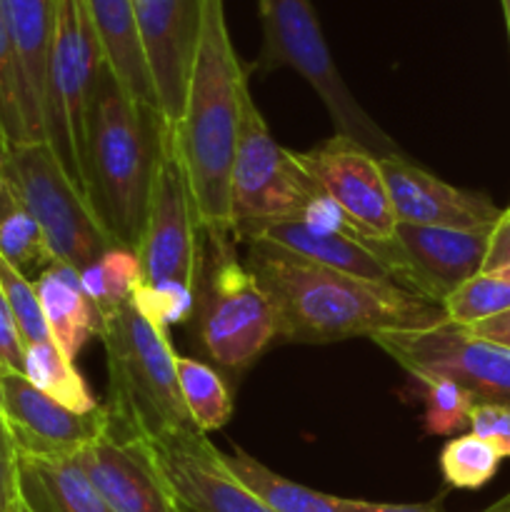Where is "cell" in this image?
Listing matches in <instances>:
<instances>
[{"label": "cell", "instance_id": "obj_42", "mask_svg": "<svg viewBox=\"0 0 510 512\" xmlns=\"http://www.w3.org/2000/svg\"><path fill=\"white\" fill-rule=\"evenodd\" d=\"M503 3V13H505V23H508V33H510V0H500Z\"/></svg>", "mask_w": 510, "mask_h": 512}, {"label": "cell", "instance_id": "obj_40", "mask_svg": "<svg viewBox=\"0 0 510 512\" xmlns=\"http://www.w3.org/2000/svg\"><path fill=\"white\" fill-rule=\"evenodd\" d=\"M483 512H510V490L503 495V498L495 500V503L490 505V508H485Z\"/></svg>", "mask_w": 510, "mask_h": 512}, {"label": "cell", "instance_id": "obj_2", "mask_svg": "<svg viewBox=\"0 0 510 512\" xmlns=\"http://www.w3.org/2000/svg\"><path fill=\"white\" fill-rule=\"evenodd\" d=\"M248 93V70L240 65L230 40L223 0H203L198 53L173 143L198 223L208 235H233L230 168Z\"/></svg>", "mask_w": 510, "mask_h": 512}, {"label": "cell", "instance_id": "obj_38", "mask_svg": "<svg viewBox=\"0 0 510 512\" xmlns=\"http://www.w3.org/2000/svg\"><path fill=\"white\" fill-rule=\"evenodd\" d=\"M465 330H468L470 335H475V338L488 340V343H495L500 345V348L510 350V310L493 315V318L488 320H480V323L468 325Z\"/></svg>", "mask_w": 510, "mask_h": 512}, {"label": "cell", "instance_id": "obj_29", "mask_svg": "<svg viewBox=\"0 0 510 512\" xmlns=\"http://www.w3.org/2000/svg\"><path fill=\"white\" fill-rule=\"evenodd\" d=\"M500 455L493 445L473 433L455 435L440 450V473L450 488L478 490L495 478Z\"/></svg>", "mask_w": 510, "mask_h": 512}, {"label": "cell", "instance_id": "obj_27", "mask_svg": "<svg viewBox=\"0 0 510 512\" xmlns=\"http://www.w3.org/2000/svg\"><path fill=\"white\" fill-rule=\"evenodd\" d=\"M80 285L100 318L115 313L130 303L135 290L143 285V265L138 253L123 245H113L93 265L80 270Z\"/></svg>", "mask_w": 510, "mask_h": 512}, {"label": "cell", "instance_id": "obj_15", "mask_svg": "<svg viewBox=\"0 0 510 512\" xmlns=\"http://www.w3.org/2000/svg\"><path fill=\"white\" fill-rule=\"evenodd\" d=\"M255 240H263V243L275 245L285 253L325 265V268L338 270V273L370 280V283L395 285V288L420 295L418 278H415L413 268H410L408 258L395 243V238L373 240L350 228V225L320 228V225L303 223V220H285V223L265 228Z\"/></svg>", "mask_w": 510, "mask_h": 512}, {"label": "cell", "instance_id": "obj_9", "mask_svg": "<svg viewBox=\"0 0 510 512\" xmlns=\"http://www.w3.org/2000/svg\"><path fill=\"white\" fill-rule=\"evenodd\" d=\"M103 63V50L83 0H58L45 90V140L78 185L83 175L90 93Z\"/></svg>", "mask_w": 510, "mask_h": 512}, {"label": "cell", "instance_id": "obj_23", "mask_svg": "<svg viewBox=\"0 0 510 512\" xmlns=\"http://www.w3.org/2000/svg\"><path fill=\"white\" fill-rule=\"evenodd\" d=\"M83 8L98 35L105 63L120 80V85L128 90L133 100L158 108L143 48H140L133 0H83Z\"/></svg>", "mask_w": 510, "mask_h": 512}, {"label": "cell", "instance_id": "obj_1", "mask_svg": "<svg viewBox=\"0 0 510 512\" xmlns=\"http://www.w3.org/2000/svg\"><path fill=\"white\" fill-rule=\"evenodd\" d=\"M245 265L263 285L278 338L290 343H335L388 330H423L445 323L440 303L310 263L275 245L248 243Z\"/></svg>", "mask_w": 510, "mask_h": 512}, {"label": "cell", "instance_id": "obj_32", "mask_svg": "<svg viewBox=\"0 0 510 512\" xmlns=\"http://www.w3.org/2000/svg\"><path fill=\"white\" fill-rule=\"evenodd\" d=\"M25 125L23 88H20L18 63H15L13 43L0 15V148L15 143H28Z\"/></svg>", "mask_w": 510, "mask_h": 512}, {"label": "cell", "instance_id": "obj_13", "mask_svg": "<svg viewBox=\"0 0 510 512\" xmlns=\"http://www.w3.org/2000/svg\"><path fill=\"white\" fill-rule=\"evenodd\" d=\"M150 455L183 512H273L235 478L223 453L198 428L148 440Z\"/></svg>", "mask_w": 510, "mask_h": 512}, {"label": "cell", "instance_id": "obj_20", "mask_svg": "<svg viewBox=\"0 0 510 512\" xmlns=\"http://www.w3.org/2000/svg\"><path fill=\"white\" fill-rule=\"evenodd\" d=\"M0 15L18 63L28 135L45 140V90L58 0H0Z\"/></svg>", "mask_w": 510, "mask_h": 512}, {"label": "cell", "instance_id": "obj_17", "mask_svg": "<svg viewBox=\"0 0 510 512\" xmlns=\"http://www.w3.org/2000/svg\"><path fill=\"white\" fill-rule=\"evenodd\" d=\"M398 223L455 230H493L503 210L483 193L455 188L403 153L378 158Z\"/></svg>", "mask_w": 510, "mask_h": 512}, {"label": "cell", "instance_id": "obj_30", "mask_svg": "<svg viewBox=\"0 0 510 512\" xmlns=\"http://www.w3.org/2000/svg\"><path fill=\"white\" fill-rule=\"evenodd\" d=\"M443 310L450 323L463 328L505 313L510 310V280L493 273H478L443 300Z\"/></svg>", "mask_w": 510, "mask_h": 512}, {"label": "cell", "instance_id": "obj_34", "mask_svg": "<svg viewBox=\"0 0 510 512\" xmlns=\"http://www.w3.org/2000/svg\"><path fill=\"white\" fill-rule=\"evenodd\" d=\"M468 428L470 433L493 445L500 458H510V405L475 403Z\"/></svg>", "mask_w": 510, "mask_h": 512}, {"label": "cell", "instance_id": "obj_43", "mask_svg": "<svg viewBox=\"0 0 510 512\" xmlns=\"http://www.w3.org/2000/svg\"><path fill=\"white\" fill-rule=\"evenodd\" d=\"M18 512H30V510H28V508H25V505H20V510H18Z\"/></svg>", "mask_w": 510, "mask_h": 512}, {"label": "cell", "instance_id": "obj_31", "mask_svg": "<svg viewBox=\"0 0 510 512\" xmlns=\"http://www.w3.org/2000/svg\"><path fill=\"white\" fill-rule=\"evenodd\" d=\"M423 430L425 435L455 438L468 428L470 410L478 403L470 390L445 378L423 380Z\"/></svg>", "mask_w": 510, "mask_h": 512}, {"label": "cell", "instance_id": "obj_25", "mask_svg": "<svg viewBox=\"0 0 510 512\" xmlns=\"http://www.w3.org/2000/svg\"><path fill=\"white\" fill-rule=\"evenodd\" d=\"M23 375L40 393H45L73 413L90 415L100 408L80 370L75 368L73 360L65 358L63 350L53 340L25 345Z\"/></svg>", "mask_w": 510, "mask_h": 512}, {"label": "cell", "instance_id": "obj_11", "mask_svg": "<svg viewBox=\"0 0 510 512\" xmlns=\"http://www.w3.org/2000/svg\"><path fill=\"white\" fill-rule=\"evenodd\" d=\"M198 230L203 228L195 215L193 195L170 130L150 190L143 235L135 250L143 265V283L150 288H185L198 293L203 270Z\"/></svg>", "mask_w": 510, "mask_h": 512}, {"label": "cell", "instance_id": "obj_28", "mask_svg": "<svg viewBox=\"0 0 510 512\" xmlns=\"http://www.w3.org/2000/svg\"><path fill=\"white\" fill-rule=\"evenodd\" d=\"M175 375L195 428L200 433L223 428L233 415V398L225 380L203 360L185 358V355H175Z\"/></svg>", "mask_w": 510, "mask_h": 512}, {"label": "cell", "instance_id": "obj_33", "mask_svg": "<svg viewBox=\"0 0 510 512\" xmlns=\"http://www.w3.org/2000/svg\"><path fill=\"white\" fill-rule=\"evenodd\" d=\"M0 290H3L10 310H13L15 323H18L20 335H23V343L33 345L50 340L48 325H45L43 310H40L38 293H35V283L25 278L3 255H0Z\"/></svg>", "mask_w": 510, "mask_h": 512}, {"label": "cell", "instance_id": "obj_14", "mask_svg": "<svg viewBox=\"0 0 510 512\" xmlns=\"http://www.w3.org/2000/svg\"><path fill=\"white\" fill-rule=\"evenodd\" d=\"M133 13L155 103L173 130L183 113L198 53L203 0H133Z\"/></svg>", "mask_w": 510, "mask_h": 512}, {"label": "cell", "instance_id": "obj_12", "mask_svg": "<svg viewBox=\"0 0 510 512\" xmlns=\"http://www.w3.org/2000/svg\"><path fill=\"white\" fill-rule=\"evenodd\" d=\"M293 158L313 188L338 205L358 233L373 240L393 238L398 220L380 163L370 150L335 133L315 148L293 153Z\"/></svg>", "mask_w": 510, "mask_h": 512}, {"label": "cell", "instance_id": "obj_16", "mask_svg": "<svg viewBox=\"0 0 510 512\" xmlns=\"http://www.w3.org/2000/svg\"><path fill=\"white\" fill-rule=\"evenodd\" d=\"M0 415L18 453L63 455L85 448L110 428L108 408L78 415L40 393L23 373L0 368Z\"/></svg>", "mask_w": 510, "mask_h": 512}, {"label": "cell", "instance_id": "obj_10", "mask_svg": "<svg viewBox=\"0 0 510 512\" xmlns=\"http://www.w3.org/2000/svg\"><path fill=\"white\" fill-rule=\"evenodd\" d=\"M370 340L418 383L445 378L470 390L478 403L510 405V350L475 338L463 325L445 320L435 328L388 330Z\"/></svg>", "mask_w": 510, "mask_h": 512}, {"label": "cell", "instance_id": "obj_36", "mask_svg": "<svg viewBox=\"0 0 510 512\" xmlns=\"http://www.w3.org/2000/svg\"><path fill=\"white\" fill-rule=\"evenodd\" d=\"M0 368L23 373L25 370V343L20 335L15 315L0 290Z\"/></svg>", "mask_w": 510, "mask_h": 512}, {"label": "cell", "instance_id": "obj_18", "mask_svg": "<svg viewBox=\"0 0 510 512\" xmlns=\"http://www.w3.org/2000/svg\"><path fill=\"white\" fill-rule=\"evenodd\" d=\"M75 458L113 512H183L145 438L110 425L98 440L75 450Z\"/></svg>", "mask_w": 510, "mask_h": 512}, {"label": "cell", "instance_id": "obj_26", "mask_svg": "<svg viewBox=\"0 0 510 512\" xmlns=\"http://www.w3.org/2000/svg\"><path fill=\"white\" fill-rule=\"evenodd\" d=\"M0 255L30 280L55 263L43 230L5 178H0Z\"/></svg>", "mask_w": 510, "mask_h": 512}, {"label": "cell", "instance_id": "obj_39", "mask_svg": "<svg viewBox=\"0 0 510 512\" xmlns=\"http://www.w3.org/2000/svg\"><path fill=\"white\" fill-rule=\"evenodd\" d=\"M340 512H445L438 503L425 505H388V503H365V500L340 498Z\"/></svg>", "mask_w": 510, "mask_h": 512}, {"label": "cell", "instance_id": "obj_21", "mask_svg": "<svg viewBox=\"0 0 510 512\" xmlns=\"http://www.w3.org/2000/svg\"><path fill=\"white\" fill-rule=\"evenodd\" d=\"M20 500L30 512H113L75 453H18Z\"/></svg>", "mask_w": 510, "mask_h": 512}, {"label": "cell", "instance_id": "obj_5", "mask_svg": "<svg viewBox=\"0 0 510 512\" xmlns=\"http://www.w3.org/2000/svg\"><path fill=\"white\" fill-rule=\"evenodd\" d=\"M258 3L263 48L253 70L260 73L278 68L295 70L323 100L340 135L363 145L375 158L398 155V143L365 113L363 105L345 85L310 0H258Z\"/></svg>", "mask_w": 510, "mask_h": 512}, {"label": "cell", "instance_id": "obj_35", "mask_svg": "<svg viewBox=\"0 0 510 512\" xmlns=\"http://www.w3.org/2000/svg\"><path fill=\"white\" fill-rule=\"evenodd\" d=\"M18 460V445L5 425V418L0 415V512H18L23 505Z\"/></svg>", "mask_w": 510, "mask_h": 512}, {"label": "cell", "instance_id": "obj_37", "mask_svg": "<svg viewBox=\"0 0 510 512\" xmlns=\"http://www.w3.org/2000/svg\"><path fill=\"white\" fill-rule=\"evenodd\" d=\"M510 263V208L503 210L495 228L490 230L488 255H485L483 273H490L495 268H503Z\"/></svg>", "mask_w": 510, "mask_h": 512}, {"label": "cell", "instance_id": "obj_41", "mask_svg": "<svg viewBox=\"0 0 510 512\" xmlns=\"http://www.w3.org/2000/svg\"><path fill=\"white\" fill-rule=\"evenodd\" d=\"M490 273H493V275H498V278H503V280H510V263H508V265H503V268H495V270H490Z\"/></svg>", "mask_w": 510, "mask_h": 512}, {"label": "cell", "instance_id": "obj_22", "mask_svg": "<svg viewBox=\"0 0 510 512\" xmlns=\"http://www.w3.org/2000/svg\"><path fill=\"white\" fill-rule=\"evenodd\" d=\"M50 340L75 363L83 345L103 330V318L85 298L80 273L70 265L53 263L33 280Z\"/></svg>", "mask_w": 510, "mask_h": 512}, {"label": "cell", "instance_id": "obj_19", "mask_svg": "<svg viewBox=\"0 0 510 512\" xmlns=\"http://www.w3.org/2000/svg\"><path fill=\"white\" fill-rule=\"evenodd\" d=\"M393 238L418 278L420 295L443 305L455 288L483 273L490 230L398 223Z\"/></svg>", "mask_w": 510, "mask_h": 512}, {"label": "cell", "instance_id": "obj_7", "mask_svg": "<svg viewBox=\"0 0 510 512\" xmlns=\"http://www.w3.org/2000/svg\"><path fill=\"white\" fill-rule=\"evenodd\" d=\"M208 238L210 255L203 258L195 293L200 343L215 363L240 373L278 338L275 313L263 285L235 255L233 235Z\"/></svg>", "mask_w": 510, "mask_h": 512}, {"label": "cell", "instance_id": "obj_24", "mask_svg": "<svg viewBox=\"0 0 510 512\" xmlns=\"http://www.w3.org/2000/svg\"><path fill=\"white\" fill-rule=\"evenodd\" d=\"M223 458L235 478L248 485L273 512H340V498L318 493V490H310L273 473L268 465L245 453L240 445H235L233 453L223 455Z\"/></svg>", "mask_w": 510, "mask_h": 512}, {"label": "cell", "instance_id": "obj_6", "mask_svg": "<svg viewBox=\"0 0 510 512\" xmlns=\"http://www.w3.org/2000/svg\"><path fill=\"white\" fill-rule=\"evenodd\" d=\"M0 178L43 230L55 263L80 273L115 245L48 140L0 148Z\"/></svg>", "mask_w": 510, "mask_h": 512}, {"label": "cell", "instance_id": "obj_3", "mask_svg": "<svg viewBox=\"0 0 510 512\" xmlns=\"http://www.w3.org/2000/svg\"><path fill=\"white\" fill-rule=\"evenodd\" d=\"M168 123L103 63L90 93L80 188L115 245L138 250Z\"/></svg>", "mask_w": 510, "mask_h": 512}, {"label": "cell", "instance_id": "obj_4", "mask_svg": "<svg viewBox=\"0 0 510 512\" xmlns=\"http://www.w3.org/2000/svg\"><path fill=\"white\" fill-rule=\"evenodd\" d=\"M108 355L110 425L123 433L153 440L165 433L195 428L180 395L175 350L168 330L143 318L133 303L105 315L98 335Z\"/></svg>", "mask_w": 510, "mask_h": 512}, {"label": "cell", "instance_id": "obj_8", "mask_svg": "<svg viewBox=\"0 0 510 512\" xmlns=\"http://www.w3.org/2000/svg\"><path fill=\"white\" fill-rule=\"evenodd\" d=\"M313 188L293 150L270 133L253 95H245L238 145L230 168V223L235 243H253L265 228L298 220Z\"/></svg>", "mask_w": 510, "mask_h": 512}]
</instances>
